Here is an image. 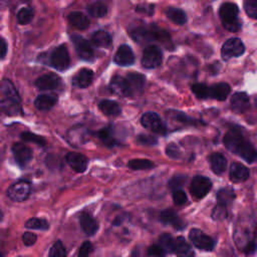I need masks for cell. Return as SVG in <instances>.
<instances>
[{
	"label": "cell",
	"mask_w": 257,
	"mask_h": 257,
	"mask_svg": "<svg viewBox=\"0 0 257 257\" xmlns=\"http://www.w3.org/2000/svg\"><path fill=\"white\" fill-rule=\"evenodd\" d=\"M223 143L225 147L235 155H238L247 163H253L257 160V151L254 146L245 138L242 130L231 127L224 136Z\"/></svg>",
	"instance_id": "1"
},
{
	"label": "cell",
	"mask_w": 257,
	"mask_h": 257,
	"mask_svg": "<svg viewBox=\"0 0 257 257\" xmlns=\"http://www.w3.org/2000/svg\"><path fill=\"white\" fill-rule=\"evenodd\" d=\"M132 38L141 44H148L151 42H159L163 45L169 46L171 43V37L168 31L159 28L156 25L140 26L131 30Z\"/></svg>",
	"instance_id": "2"
},
{
	"label": "cell",
	"mask_w": 257,
	"mask_h": 257,
	"mask_svg": "<svg viewBox=\"0 0 257 257\" xmlns=\"http://www.w3.org/2000/svg\"><path fill=\"white\" fill-rule=\"evenodd\" d=\"M1 109L8 115H16L21 112V98L9 79H3L1 83Z\"/></svg>",
	"instance_id": "3"
},
{
	"label": "cell",
	"mask_w": 257,
	"mask_h": 257,
	"mask_svg": "<svg viewBox=\"0 0 257 257\" xmlns=\"http://www.w3.org/2000/svg\"><path fill=\"white\" fill-rule=\"evenodd\" d=\"M238 15L239 8L234 3L226 2L223 3L219 8V16L222 24L231 32H237L241 28V21Z\"/></svg>",
	"instance_id": "4"
},
{
	"label": "cell",
	"mask_w": 257,
	"mask_h": 257,
	"mask_svg": "<svg viewBox=\"0 0 257 257\" xmlns=\"http://www.w3.org/2000/svg\"><path fill=\"white\" fill-rule=\"evenodd\" d=\"M70 63V57L68 53V49L65 44L58 45L55 47L49 56V64L56 70H64L68 68Z\"/></svg>",
	"instance_id": "5"
},
{
	"label": "cell",
	"mask_w": 257,
	"mask_h": 257,
	"mask_svg": "<svg viewBox=\"0 0 257 257\" xmlns=\"http://www.w3.org/2000/svg\"><path fill=\"white\" fill-rule=\"evenodd\" d=\"M163 54L161 49L154 44L148 45L144 51L142 56V65L145 68L153 69L157 68L162 64Z\"/></svg>",
	"instance_id": "6"
},
{
	"label": "cell",
	"mask_w": 257,
	"mask_h": 257,
	"mask_svg": "<svg viewBox=\"0 0 257 257\" xmlns=\"http://www.w3.org/2000/svg\"><path fill=\"white\" fill-rule=\"evenodd\" d=\"M31 193V184L26 180H19L7 189V196L15 202L25 201Z\"/></svg>",
	"instance_id": "7"
},
{
	"label": "cell",
	"mask_w": 257,
	"mask_h": 257,
	"mask_svg": "<svg viewBox=\"0 0 257 257\" xmlns=\"http://www.w3.org/2000/svg\"><path fill=\"white\" fill-rule=\"evenodd\" d=\"M141 123L144 127L149 131L158 134V135H166L167 126L161 117L153 111L145 112L141 117Z\"/></svg>",
	"instance_id": "8"
},
{
	"label": "cell",
	"mask_w": 257,
	"mask_h": 257,
	"mask_svg": "<svg viewBox=\"0 0 257 257\" xmlns=\"http://www.w3.org/2000/svg\"><path fill=\"white\" fill-rule=\"evenodd\" d=\"M89 131L82 124H76L71 126L66 133V141L70 146L80 147L83 146L89 140Z\"/></svg>",
	"instance_id": "9"
},
{
	"label": "cell",
	"mask_w": 257,
	"mask_h": 257,
	"mask_svg": "<svg viewBox=\"0 0 257 257\" xmlns=\"http://www.w3.org/2000/svg\"><path fill=\"white\" fill-rule=\"evenodd\" d=\"M245 51V46L241 39L237 37L230 38L226 40L221 48V55L224 60H228L233 57H238L242 55Z\"/></svg>",
	"instance_id": "10"
},
{
	"label": "cell",
	"mask_w": 257,
	"mask_h": 257,
	"mask_svg": "<svg viewBox=\"0 0 257 257\" xmlns=\"http://www.w3.org/2000/svg\"><path fill=\"white\" fill-rule=\"evenodd\" d=\"M212 188V182L210 179L204 176H196L190 185V192L192 196L197 199L204 198Z\"/></svg>",
	"instance_id": "11"
},
{
	"label": "cell",
	"mask_w": 257,
	"mask_h": 257,
	"mask_svg": "<svg viewBox=\"0 0 257 257\" xmlns=\"http://www.w3.org/2000/svg\"><path fill=\"white\" fill-rule=\"evenodd\" d=\"M34 84L40 90H60L62 88L61 78L55 73L41 75L35 80Z\"/></svg>",
	"instance_id": "12"
},
{
	"label": "cell",
	"mask_w": 257,
	"mask_h": 257,
	"mask_svg": "<svg viewBox=\"0 0 257 257\" xmlns=\"http://www.w3.org/2000/svg\"><path fill=\"white\" fill-rule=\"evenodd\" d=\"M189 238L192 243L201 250L211 251L214 248V240L199 229H192L189 233Z\"/></svg>",
	"instance_id": "13"
},
{
	"label": "cell",
	"mask_w": 257,
	"mask_h": 257,
	"mask_svg": "<svg viewBox=\"0 0 257 257\" xmlns=\"http://www.w3.org/2000/svg\"><path fill=\"white\" fill-rule=\"evenodd\" d=\"M71 41L73 42L75 50L81 59L90 61L94 58V52L88 40L79 35H73L71 36Z\"/></svg>",
	"instance_id": "14"
},
{
	"label": "cell",
	"mask_w": 257,
	"mask_h": 257,
	"mask_svg": "<svg viewBox=\"0 0 257 257\" xmlns=\"http://www.w3.org/2000/svg\"><path fill=\"white\" fill-rule=\"evenodd\" d=\"M12 154L20 167H25L33 157L32 150L22 143H16L12 146Z\"/></svg>",
	"instance_id": "15"
},
{
	"label": "cell",
	"mask_w": 257,
	"mask_h": 257,
	"mask_svg": "<svg viewBox=\"0 0 257 257\" xmlns=\"http://www.w3.org/2000/svg\"><path fill=\"white\" fill-rule=\"evenodd\" d=\"M65 161L68 166L77 173H83L88 165L87 158L80 153H67L65 156Z\"/></svg>",
	"instance_id": "16"
},
{
	"label": "cell",
	"mask_w": 257,
	"mask_h": 257,
	"mask_svg": "<svg viewBox=\"0 0 257 257\" xmlns=\"http://www.w3.org/2000/svg\"><path fill=\"white\" fill-rule=\"evenodd\" d=\"M113 60L117 65L130 66L135 62V54L128 45L122 44L117 48Z\"/></svg>",
	"instance_id": "17"
},
{
	"label": "cell",
	"mask_w": 257,
	"mask_h": 257,
	"mask_svg": "<svg viewBox=\"0 0 257 257\" xmlns=\"http://www.w3.org/2000/svg\"><path fill=\"white\" fill-rule=\"evenodd\" d=\"M109 89L111 92L120 95V96H131V92H130V88H128V84L127 81L125 79V77L119 76V75H114L111 77L110 82H109Z\"/></svg>",
	"instance_id": "18"
},
{
	"label": "cell",
	"mask_w": 257,
	"mask_h": 257,
	"mask_svg": "<svg viewBox=\"0 0 257 257\" xmlns=\"http://www.w3.org/2000/svg\"><path fill=\"white\" fill-rule=\"evenodd\" d=\"M125 79L128 84L131 96L136 95L143 91L146 83V78L143 74L137 73V72H130L126 76Z\"/></svg>",
	"instance_id": "19"
},
{
	"label": "cell",
	"mask_w": 257,
	"mask_h": 257,
	"mask_svg": "<svg viewBox=\"0 0 257 257\" xmlns=\"http://www.w3.org/2000/svg\"><path fill=\"white\" fill-rule=\"evenodd\" d=\"M159 218L161 222L167 225H171L177 230H182L186 226L185 223L182 221V219L178 216V214L172 209H166L162 211L160 213Z\"/></svg>",
	"instance_id": "20"
},
{
	"label": "cell",
	"mask_w": 257,
	"mask_h": 257,
	"mask_svg": "<svg viewBox=\"0 0 257 257\" xmlns=\"http://www.w3.org/2000/svg\"><path fill=\"white\" fill-rule=\"evenodd\" d=\"M92 79H93L92 70L88 68H81L73 75L71 81L75 87L84 88L91 84Z\"/></svg>",
	"instance_id": "21"
},
{
	"label": "cell",
	"mask_w": 257,
	"mask_h": 257,
	"mask_svg": "<svg viewBox=\"0 0 257 257\" xmlns=\"http://www.w3.org/2000/svg\"><path fill=\"white\" fill-rule=\"evenodd\" d=\"M249 97L245 92H236L231 97V109L235 113H243L249 108Z\"/></svg>",
	"instance_id": "22"
},
{
	"label": "cell",
	"mask_w": 257,
	"mask_h": 257,
	"mask_svg": "<svg viewBox=\"0 0 257 257\" xmlns=\"http://www.w3.org/2000/svg\"><path fill=\"white\" fill-rule=\"evenodd\" d=\"M79 224L83 232L89 236L94 235L98 230V222L88 213H81L79 216Z\"/></svg>",
	"instance_id": "23"
},
{
	"label": "cell",
	"mask_w": 257,
	"mask_h": 257,
	"mask_svg": "<svg viewBox=\"0 0 257 257\" xmlns=\"http://www.w3.org/2000/svg\"><path fill=\"white\" fill-rule=\"evenodd\" d=\"M229 177L230 180L234 183L244 182L249 177V170L240 163H233L230 167Z\"/></svg>",
	"instance_id": "24"
},
{
	"label": "cell",
	"mask_w": 257,
	"mask_h": 257,
	"mask_svg": "<svg viewBox=\"0 0 257 257\" xmlns=\"http://www.w3.org/2000/svg\"><path fill=\"white\" fill-rule=\"evenodd\" d=\"M98 139L101 141V143L103 145H105L106 147L112 148L118 145V140L115 134V131L113 128V126L108 125L105 127H102L98 133H97Z\"/></svg>",
	"instance_id": "25"
},
{
	"label": "cell",
	"mask_w": 257,
	"mask_h": 257,
	"mask_svg": "<svg viewBox=\"0 0 257 257\" xmlns=\"http://www.w3.org/2000/svg\"><path fill=\"white\" fill-rule=\"evenodd\" d=\"M57 100L58 97L55 94H39L34 100V105L38 110L47 111L56 104Z\"/></svg>",
	"instance_id": "26"
},
{
	"label": "cell",
	"mask_w": 257,
	"mask_h": 257,
	"mask_svg": "<svg viewBox=\"0 0 257 257\" xmlns=\"http://www.w3.org/2000/svg\"><path fill=\"white\" fill-rule=\"evenodd\" d=\"M209 163L212 171L217 175L223 174L227 168V160L220 153L211 154L209 156Z\"/></svg>",
	"instance_id": "27"
},
{
	"label": "cell",
	"mask_w": 257,
	"mask_h": 257,
	"mask_svg": "<svg viewBox=\"0 0 257 257\" xmlns=\"http://www.w3.org/2000/svg\"><path fill=\"white\" fill-rule=\"evenodd\" d=\"M231 91V87L226 82L216 83L210 86V98L225 100Z\"/></svg>",
	"instance_id": "28"
},
{
	"label": "cell",
	"mask_w": 257,
	"mask_h": 257,
	"mask_svg": "<svg viewBox=\"0 0 257 257\" xmlns=\"http://www.w3.org/2000/svg\"><path fill=\"white\" fill-rule=\"evenodd\" d=\"M98 108L103 114L108 116H116L121 112L120 105L116 101L110 99L101 100L98 103Z\"/></svg>",
	"instance_id": "29"
},
{
	"label": "cell",
	"mask_w": 257,
	"mask_h": 257,
	"mask_svg": "<svg viewBox=\"0 0 257 257\" xmlns=\"http://www.w3.org/2000/svg\"><path fill=\"white\" fill-rule=\"evenodd\" d=\"M174 253H176L178 257H194V251L182 236L175 239Z\"/></svg>",
	"instance_id": "30"
},
{
	"label": "cell",
	"mask_w": 257,
	"mask_h": 257,
	"mask_svg": "<svg viewBox=\"0 0 257 257\" xmlns=\"http://www.w3.org/2000/svg\"><path fill=\"white\" fill-rule=\"evenodd\" d=\"M68 21L72 26H74L75 28H77L79 30H84L89 26L88 17L86 15H84L83 13L78 12V11L69 13Z\"/></svg>",
	"instance_id": "31"
},
{
	"label": "cell",
	"mask_w": 257,
	"mask_h": 257,
	"mask_svg": "<svg viewBox=\"0 0 257 257\" xmlns=\"http://www.w3.org/2000/svg\"><path fill=\"white\" fill-rule=\"evenodd\" d=\"M91 41L94 45L104 48H108L112 44L110 34L104 30H97L93 32V34L91 35Z\"/></svg>",
	"instance_id": "32"
},
{
	"label": "cell",
	"mask_w": 257,
	"mask_h": 257,
	"mask_svg": "<svg viewBox=\"0 0 257 257\" xmlns=\"http://www.w3.org/2000/svg\"><path fill=\"white\" fill-rule=\"evenodd\" d=\"M167 17L178 25H184L187 22V14L180 8L168 7L166 10Z\"/></svg>",
	"instance_id": "33"
},
{
	"label": "cell",
	"mask_w": 257,
	"mask_h": 257,
	"mask_svg": "<svg viewBox=\"0 0 257 257\" xmlns=\"http://www.w3.org/2000/svg\"><path fill=\"white\" fill-rule=\"evenodd\" d=\"M87 13L94 18H101L107 14V7L102 2H93L86 7Z\"/></svg>",
	"instance_id": "34"
},
{
	"label": "cell",
	"mask_w": 257,
	"mask_h": 257,
	"mask_svg": "<svg viewBox=\"0 0 257 257\" xmlns=\"http://www.w3.org/2000/svg\"><path fill=\"white\" fill-rule=\"evenodd\" d=\"M235 199V193L231 188H223L217 193V201L219 205L227 207Z\"/></svg>",
	"instance_id": "35"
},
{
	"label": "cell",
	"mask_w": 257,
	"mask_h": 257,
	"mask_svg": "<svg viewBox=\"0 0 257 257\" xmlns=\"http://www.w3.org/2000/svg\"><path fill=\"white\" fill-rule=\"evenodd\" d=\"M168 112H169V113H167V114H168V115L170 114L171 117H172V119H175L176 121L182 122V123L185 124V125H197L198 123H200L199 120L188 116L187 114L183 113L182 111L170 110V111H168Z\"/></svg>",
	"instance_id": "36"
},
{
	"label": "cell",
	"mask_w": 257,
	"mask_h": 257,
	"mask_svg": "<svg viewBox=\"0 0 257 257\" xmlns=\"http://www.w3.org/2000/svg\"><path fill=\"white\" fill-rule=\"evenodd\" d=\"M127 167L132 170L141 171V170H150L155 167V164L147 159H134L128 161Z\"/></svg>",
	"instance_id": "37"
},
{
	"label": "cell",
	"mask_w": 257,
	"mask_h": 257,
	"mask_svg": "<svg viewBox=\"0 0 257 257\" xmlns=\"http://www.w3.org/2000/svg\"><path fill=\"white\" fill-rule=\"evenodd\" d=\"M17 21L21 25H26L28 24L34 16V10L32 7L25 6L22 7L18 12H17Z\"/></svg>",
	"instance_id": "38"
},
{
	"label": "cell",
	"mask_w": 257,
	"mask_h": 257,
	"mask_svg": "<svg viewBox=\"0 0 257 257\" xmlns=\"http://www.w3.org/2000/svg\"><path fill=\"white\" fill-rule=\"evenodd\" d=\"M192 91L193 93L201 99H207L210 98V86L204 84V83H195L192 85Z\"/></svg>",
	"instance_id": "39"
},
{
	"label": "cell",
	"mask_w": 257,
	"mask_h": 257,
	"mask_svg": "<svg viewBox=\"0 0 257 257\" xmlns=\"http://www.w3.org/2000/svg\"><path fill=\"white\" fill-rule=\"evenodd\" d=\"M159 245L166 251V252H174L175 248V239L168 233H164L159 238Z\"/></svg>",
	"instance_id": "40"
},
{
	"label": "cell",
	"mask_w": 257,
	"mask_h": 257,
	"mask_svg": "<svg viewBox=\"0 0 257 257\" xmlns=\"http://www.w3.org/2000/svg\"><path fill=\"white\" fill-rule=\"evenodd\" d=\"M20 138L22 141L24 142H27V143H34L36 144L37 146H41V147H44L45 144H46V141L44 138H42L41 136H38V135H35L33 133H30V132H24L20 135Z\"/></svg>",
	"instance_id": "41"
},
{
	"label": "cell",
	"mask_w": 257,
	"mask_h": 257,
	"mask_svg": "<svg viewBox=\"0 0 257 257\" xmlns=\"http://www.w3.org/2000/svg\"><path fill=\"white\" fill-rule=\"evenodd\" d=\"M25 227L28 229H36V230H47L49 228V224L46 220L40 218H31L26 221Z\"/></svg>",
	"instance_id": "42"
},
{
	"label": "cell",
	"mask_w": 257,
	"mask_h": 257,
	"mask_svg": "<svg viewBox=\"0 0 257 257\" xmlns=\"http://www.w3.org/2000/svg\"><path fill=\"white\" fill-rule=\"evenodd\" d=\"M48 257H66V251L61 241H56L52 245Z\"/></svg>",
	"instance_id": "43"
},
{
	"label": "cell",
	"mask_w": 257,
	"mask_h": 257,
	"mask_svg": "<svg viewBox=\"0 0 257 257\" xmlns=\"http://www.w3.org/2000/svg\"><path fill=\"white\" fill-rule=\"evenodd\" d=\"M228 212H227V207L222 206L217 204V206H215V208L212 211V218L216 221H221L227 218Z\"/></svg>",
	"instance_id": "44"
},
{
	"label": "cell",
	"mask_w": 257,
	"mask_h": 257,
	"mask_svg": "<svg viewBox=\"0 0 257 257\" xmlns=\"http://www.w3.org/2000/svg\"><path fill=\"white\" fill-rule=\"evenodd\" d=\"M244 9L247 15L253 19H257V0H247L244 2Z\"/></svg>",
	"instance_id": "45"
},
{
	"label": "cell",
	"mask_w": 257,
	"mask_h": 257,
	"mask_svg": "<svg viewBox=\"0 0 257 257\" xmlns=\"http://www.w3.org/2000/svg\"><path fill=\"white\" fill-rule=\"evenodd\" d=\"M187 178L186 176L184 175H177V176H174L168 183V186L173 189V190H178L180 187H182L185 182H186Z\"/></svg>",
	"instance_id": "46"
},
{
	"label": "cell",
	"mask_w": 257,
	"mask_h": 257,
	"mask_svg": "<svg viewBox=\"0 0 257 257\" xmlns=\"http://www.w3.org/2000/svg\"><path fill=\"white\" fill-rule=\"evenodd\" d=\"M173 200H174V203L178 206H182L184 204L187 203V194L181 190V189H178V190H174L173 191Z\"/></svg>",
	"instance_id": "47"
},
{
	"label": "cell",
	"mask_w": 257,
	"mask_h": 257,
	"mask_svg": "<svg viewBox=\"0 0 257 257\" xmlns=\"http://www.w3.org/2000/svg\"><path fill=\"white\" fill-rule=\"evenodd\" d=\"M166 251L159 245V244H156V245H152L149 249H148V254L150 256H153V257H164L166 255Z\"/></svg>",
	"instance_id": "48"
},
{
	"label": "cell",
	"mask_w": 257,
	"mask_h": 257,
	"mask_svg": "<svg viewBox=\"0 0 257 257\" xmlns=\"http://www.w3.org/2000/svg\"><path fill=\"white\" fill-rule=\"evenodd\" d=\"M138 142L144 146H155L157 144V139L150 135H140Z\"/></svg>",
	"instance_id": "49"
},
{
	"label": "cell",
	"mask_w": 257,
	"mask_h": 257,
	"mask_svg": "<svg viewBox=\"0 0 257 257\" xmlns=\"http://www.w3.org/2000/svg\"><path fill=\"white\" fill-rule=\"evenodd\" d=\"M92 244L89 241H85L82 243V245L79 248V252H78V256L79 257H88L89 254L92 252Z\"/></svg>",
	"instance_id": "50"
},
{
	"label": "cell",
	"mask_w": 257,
	"mask_h": 257,
	"mask_svg": "<svg viewBox=\"0 0 257 257\" xmlns=\"http://www.w3.org/2000/svg\"><path fill=\"white\" fill-rule=\"evenodd\" d=\"M136 11L139 13L147 14V15H153L155 11V5L154 4H140L136 7Z\"/></svg>",
	"instance_id": "51"
},
{
	"label": "cell",
	"mask_w": 257,
	"mask_h": 257,
	"mask_svg": "<svg viewBox=\"0 0 257 257\" xmlns=\"http://www.w3.org/2000/svg\"><path fill=\"white\" fill-rule=\"evenodd\" d=\"M166 153H167V155H168L170 158H172V159L180 158V155H181L179 148H178L176 145H174V144H170V145L167 146V148H166Z\"/></svg>",
	"instance_id": "52"
},
{
	"label": "cell",
	"mask_w": 257,
	"mask_h": 257,
	"mask_svg": "<svg viewBox=\"0 0 257 257\" xmlns=\"http://www.w3.org/2000/svg\"><path fill=\"white\" fill-rule=\"evenodd\" d=\"M37 240V237L34 233H31V232H25L23 235H22V241L23 243L26 245V246H31L33 245Z\"/></svg>",
	"instance_id": "53"
},
{
	"label": "cell",
	"mask_w": 257,
	"mask_h": 257,
	"mask_svg": "<svg viewBox=\"0 0 257 257\" xmlns=\"http://www.w3.org/2000/svg\"><path fill=\"white\" fill-rule=\"evenodd\" d=\"M256 250V243L254 241H249L245 247L243 248V251L246 253V254H253Z\"/></svg>",
	"instance_id": "54"
},
{
	"label": "cell",
	"mask_w": 257,
	"mask_h": 257,
	"mask_svg": "<svg viewBox=\"0 0 257 257\" xmlns=\"http://www.w3.org/2000/svg\"><path fill=\"white\" fill-rule=\"evenodd\" d=\"M6 51H7V44L4 38H1V58L3 59L6 55Z\"/></svg>",
	"instance_id": "55"
},
{
	"label": "cell",
	"mask_w": 257,
	"mask_h": 257,
	"mask_svg": "<svg viewBox=\"0 0 257 257\" xmlns=\"http://www.w3.org/2000/svg\"><path fill=\"white\" fill-rule=\"evenodd\" d=\"M132 257H140V252L139 249H135L132 253Z\"/></svg>",
	"instance_id": "56"
},
{
	"label": "cell",
	"mask_w": 257,
	"mask_h": 257,
	"mask_svg": "<svg viewBox=\"0 0 257 257\" xmlns=\"http://www.w3.org/2000/svg\"><path fill=\"white\" fill-rule=\"evenodd\" d=\"M255 105H256V107H257V97L255 98Z\"/></svg>",
	"instance_id": "57"
},
{
	"label": "cell",
	"mask_w": 257,
	"mask_h": 257,
	"mask_svg": "<svg viewBox=\"0 0 257 257\" xmlns=\"http://www.w3.org/2000/svg\"><path fill=\"white\" fill-rule=\"evenodd\" d=\"M256 237H257V226H256Z\"/></svg>",
	"instance_id": "58"
}]
</instances>
